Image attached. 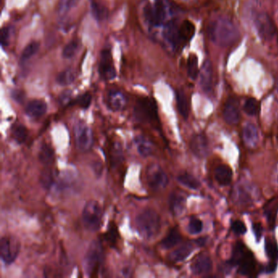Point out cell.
<instances>
[{
    "mask_svg": "<svg viewBox=\"0 0 278 278\" xmlns=\"http://www.w3.org/2000/svg\"><path fill=\"white\" fill-rule=\"evenodd\" d=\"M210 40L221 47H228L237 43L239 39V31L233 21L221 17L210 23L208 27Z\"/></svg>",
    "mask_w": 278,
    "mask_h": 278,
    "instance_id": "obj_1",
    "label": "cell"
},
{
    "mask_svg": "<svg viewBox=\"0 0 278 278\" xmlns=\"http://www.w3.org/2000/svg\"><path fill=\"white\" fill-rule=\"evenodd\" d=\"M136 229L144 239L156 237L161 229V217L153 209H146L136 217Z\"/></svg>",
    "mask_w": 278,
    "mask_h": 278,
    "instance_id": "obj_2",
    "label": "cell"
},
{
    "mask_svg": "<svg viewBox=\"0 0 278 278\" xmlns=\"http://www.w3.org/2000/svg\"><path fill=\"white\" fill-rule=\"evenodd\" d=\"M105 255L103 245L100 241H93L84 257V270L89 276L97 275L103 264Z\"/></svg>",
    "mask_w": 278,
    "mask_h": 278,
    "instance_id": "obj_3",
    "label": "cell"
},
{
    "mask_svg": "<svg viewBox=\"0 0 278 278\" xmlns=\"http://www.w3.org/2000/svg\"><path fill=\"white\" fill-rule=\"evenodd\" d=\"M103 210L99 202L90 200L83 207L82 219L83 225L90 232H97L101 229Z\"/></svg>",
    "mask_w": 278,
    "mask_h": 278,
    "instance_id": "obj_4",
    "label": "cell"
},
{
    "mask_svg": "<svg viewBox=\"0 0 278 278\" xmlns=\"http://www.w3.org/2000/svg\"><path fill=\"white\" fill-rule=\"evenodd\" d=\"M134 116L139 122H152L158 119V106L150 97H143L136 101Z\"/></svg>",
    "mask_w": 278,
    "mask_h": 278,
    "instance_id": "obj_5",
    "label": "cell"
},
{
    "mask_svg": "<svg viewBox=\"0 0 278 278\" xmlns=\"http://www.w3.org/2000/svg\"><path fill=\"white\" fill-rule=\"evenodd\" d=\"M74 136L76 148L80 152L91 150L94 144L91 128L84 122H77L74 126Z\"/></svg>",
    "mask_w": 278,
    "mask_h": 278,
    "instance_id": "obj_6",
    "label": "cell"
},
{
    "mask_svg": "<svg viewBox=\"0 0 278 278\" xmlns=\"http://www.w3.org/2000/svg\"><path fill=\"white\" fill-rule=\"evenodd\" d=\"M146 180L148 187L155 191H159L167 187L168 177L161 166L152 163L146 170Z\"/></svg>",
    "mask_w": 278,
    "mask_h": 278,
    "instance_id": "obj_7",
    "label": "cell"
},
{
    "mask_svg": "<svg viewBox=\"0 0 278 278\" xmlns=\"http://www.w3.org/2000/svg\"><path fill=\"white\" fill-rule=\"evenodd\" d=\"M144 18L152 26L163 25L167 17L165 6L161 0H157L155 5L148 4L144 9Z\"/></svg>",
    "mask_w": 278,
    "mask_h": 278,
    "instance_id": "obj_8",
    "label": "cell"
},
{
    "mask_svg": "<svg viewBox=\"0 0 278 278\" xmlns=\"http://www.w3.org/2000/svg\"><path fill=\"white\" fill-rule=\"evenodd\" d=\"M20 252V243L13 237H4L0 241V256L5 264H13Z\"/></svg>",
    "mask_w": 278,
    "mask_h": 278,
    "instance_id": "obj_9",
    "label": "cell"
},
{
    "mask_svg": "<svg viewBox=\"0 0 278 278\" xmlns=\"http://www.w3.org/2000/svg\"><path fill=\"white\" fill-rule=\"evenodd\" d=\"M255 25L258 34L263 40L269 41L276 35L275 24L267 13H259L255 18Z\"/></svg>",
    "mask_w": 278,
    "mask_h": 278,
    "instance_id": "obj_10",
    "label": "cell"
},
{
    "mask_svg": "<svg viewBox=\"0 0 278 278\" xmlns=\"http://www.w3.org/2000/svg\"><path fill=\"white\" fill-rule=\"evenodd\" d=\"M99 73L101 78L105 80H112L116 77V70L109 50H103L101 52Z\"/></svg>",
    "mask_w": 278,
    "mask_h": 278,
    "instance_id": "obj_11",
    "label": "cell"
},
{
    "mask_svg": "<svg viewBox=\"0 0 278 278\" xmlns=\"http://www.w3.org/2000/svg\"><path fill=\"white\" fill-rule=\"evenodd\" d=\"M192 152L199 159L206 158L210 152V144L208 139L204 134H196L190 141Z\"/></svg>",
    "mask_w": 278,
    "mask_h": 278,
    "instance_id": "obj_12",
    "label": "cell"
},
{
    "mask_svg": "<svg viewBox=\"0 0 278 278\" xmlns=\"http://www.w3.org/2000/svg\"><path fill=\"white\" fill-rule=\"evenodd\" d=\"M224 118L227 123L230 125H237L241 120V113H240L239 103L238 101L233 98H230L227 101L224 109Z\"/></svg>",
    "mask_w": 278,
    "mask_h": 278,
    "instance_id": "obj_13",
    "label": "cell"
},
{
    "mask_svg": "<svg viewBox=\"0 0 278 278\" xmlns=\"http://www.w3.org/2000/svg\"><path fill=\"white\" fill-rule=\"evenodd\" d=\"M199 78L202 90L206 93L210 92L212 89L213 68L210 60H206L202 65L199 72Z\"/></svg>",
    "mask_w": 278,
    "mask_h": 278,
    "instance_id": "obj_14",
    "label": "cell"
},
{
    "mask_svg": "<svg viewBox=\"0 0 278 278\" xmlns=\"http://www.w3.org/2000/svg\"><path fill=\"white\" fill-rule=\"evenodd\" d=\"M212 261L206 255H201L192 263L191 270L195 275L208 273L212 269Z\"/></svg>",
    "mask_w": 278,
    "mask_h": 278,
    "instance_id": "obj_15",
    "label": "cell"
},
{
    "mask_svg": "<svg viewBox=\"0 0 278 278\" xmlns=\"http://www.w3.org/2000/svg\"><path fill=\"white\" fill-rule=\"evenodd\" d=\"M127 103L126 97L121 91H111L109 93L107 104L113 111H122L126 108Z\"/></svg>",
    "mask_w": 278,
    "mask_h": 278,
    "instance_id": "obj_16",
    "label": "cell"
},
{
    "mask_svg": "<svg viewBox=\"0 0 278 278\" xmlns=\"http://www.w3.org/2000/svg\"><path fill=\"white\" fill-rule=\"evenodd\" d=\"M48 110V105L41 100L29 101L25 107V113L32 118H39L44 116Z\"/></svg>",
    "mask_w": 278,
    "mask_h": 278,
    "instance_id": "obj_17",
    "label": "cell"
},
{
    "mask_svg": "<svg viewBox=\"0 0 278 278\" xmlns=\"http://www.w3.org/2000/svg\"><path fill=\"white\" fill-rule=\"evenodd\" d=\"M186 198L183 194L172 193L169 197V208L174 215H180L186 210Z\"/></svg>",
    "mask_w": 278,
    "mask_h": 278,
    "instance_id": "obj_18",
    "label": "cell"
},
{
    "mask_svg": "<svg viewBox=\"0 0 278 278\" xmlns=\"http://www.w3.org/2000/svg\"><path fill=\"white\" fill-rule=\"evenodd\" d=\"M242 135H243L244 142L249 147H255L259 142V139H260L259 130L255 124L251 123V122L246 124L244 127Z\"/></svg>",
    "mask_w": 278,
    "mask_h": 278,
    "instance_id": "obj_19",
    "label": "cell"
},
{
    "mask_svg": "<svg viewBox=\"0 0 278 278\" xmlns=\"http://www.w3.org/2000/svg\"><path fill=\"white\" fill-rule=\"evenodd\" d=\"M164 37L169 42L171 45L177 48L180 45L179 43V27L175 24V21H171L166 25L165 29L163 32Z\"/></svg>",
    "mask_w": 278,
    "mask_h": 278,
    "instance_id": "obj_20",
    "label": "cell"
},
{
    "mask_svg": "<svg viewBox=\"0 0 278 278\" xmlns=\"http://www.w3.org/2000/svg\"><path fill=\"white\" fill-rule=\"evenodd\" d=\"M136 144V150L139 155L144 158L150 156L153 152V145L150 140L144 136H137L134 140Z\"/></svg>",
    "mask_w": 278,
    "mask_h": 278,
    "instance_id": "obj_21",
    "label": "cell"
},
{
    "mask_svg": "<svg viewBox=\"0 0 278 278\" xmlns=\"http://www.w3.org/2000/svg\"><path fill=\"white\" fill-rule=\"evenodd\" d=\"M194 245L190 242L183 244L177 249L175 250L173 252L170 254L169 260L172 262H181L186 260L191 255L194 251Z\"/></svg>",
    "mask_w": 278,
    "mask_h": 278,
    "instance_id": "obj_22",
    "label": "cell"
},
{
    "mask_svg": "<svg viewBox=\"0 0 278 278\" xmlns=\"http://www.w3.org/2000/svg\"><path fill=\"white\" fill-rule=\"evenodd\" d=\"M214 176H215L217 181L221 186H229L233 179V171L228 166H219L214 171Z\"/></svg>",
    "mask_w": 278,
    "mask_h": 278,
    "instance_id": "obj_23",
    "label": "cell"
},
{
    "mask_svg": "<svg viewBox=\"0 0 278 278\" xmlns=\"http://www.w3.org/2000/svg\"><path fill=\"white\" fill-rule=\"evenodd\" d=\"M195 33V27L190 21H184L179 27V43L180 45L187 44L191 40Z\"/></svg>",
    "mask_w": 278,
    "mask_h": 278,
    "instance_id": "obj_24",
    "label": "cell"
},
{
    "mask_svg": "<svg viewBox=\"0 0 278 278\" xmlns=\"http://www.w3.org/2000/svg\"><path fill=\"white\" fill-rule=\"evenodd\" d=\"M39 160L44 166L52 165L55 160L53 148L47 143L42 144L39 152Z\"/></svg>",
    "mask_w": 278,
    "mask_h": 278,
    "instance_id": "obj_25",
    "label": "cell"
},
{
    "mask_svg": "<svg viewBox=\"0 0 278 278\" xmlns=\"http://www.w3.org/2000/svg\"><path fill=\"white\" fill-rule=\"evenodd\" d=\"M239 268H238V273L241 274L242 276H250L252 275L256 268V263L254 260L252 254L251 252L248 253V256L244 258L243 260H241V263L238 264Z\"/></svg>",
    "mask_w": 278,
    "mask_h": 278,
    "instance_id": "obj_26",
    "label": "cell"
},
{
    "mask_svg": "<svg viewBox=\"0 0 278 278\" xmlns=\"http://www.w3.org/2000/svg\"><path fill=\"white\" fill-rule=\"evenodd\" d=\"M182 237L177 229H171L168 234L163 238L161 242L162 248L163 249L169 250L173 248L175 245L181 241Z\"/></svg>",
    "mask_w": 278,
    "mask_h": 278,
    "instance_id": "obj_27",
    "label": "cell"
},
{
    "mask_svg": "<svg viewBox=\"0 0 278 278\" xmlns=\"http://www.w3.org/2000/svg\"><path fill=\"white\" fill-rule=\"evenodd\" d=\"M248 249L245 248L241 241H238L235 245L233 248V255H232V259H231L230 264L234 267V266L238 265L241 263V260H243L245 256H248Z\"/></svg>",
    "mask_w": 278,
    "mask_h": 278,
    "instance_id": "obj_28",
    "label": "cell"
},
{
    "mask_svg": "<svg viewBox=\"0 0 278 278\" xmlns=\"http://www.w3.org/2000/svg\"><path fill=\"white\" fill-rule=\"evenodd\" d=\"M176 102H177V108L180 115L188 119L190 114V106L188 102L187 97L183 91H178L176 93Z\"/></svg>",
    "mask_w": 278,
    "mask_h": 278,
    "instance_id": "obj_29",
    "label": "cell"
},
{
    "mask_svg": "<svg viewBox=\"0 0 278 278\" xmlns=\"http://www.w3.org/2000/svg\"><path fill=\"white\" fill-rule=\"evenodd\" d=\"M177 180L182 186L189 188L190 190H198L200 187V182L194 175L189 173H183L178 175Z\"/></svg>",
    "mask_w": 278,
    "mask_h": 278,
    "instance_id": "obj_30",
    "label": "cell"
},
{
    "mask_svg": "<svg viewBox=\"0 0 278 278\" xmlns=\"http://www.w3.org/2000/svg\"><path fill=\"white\" fill-rule=\"evenodd\" d=\"M39 180L43 187L47 190H51L56 183V175L52 170L45 169L42 172Z\"/></svg>",
    "mask_w": 278,
    "mask_h": 278,
    "instance_id": "obj_31",
    "label": "cell"
},
{
    "mask_svg": "<svg viewBox=\"0 0 278 278\" xmlns=\"http://www.w3.org/2000/svg\"><path fill=\"white\" fill-rule=\"evenodd\" d=\"M12 135L16 142L18 144H23L26 140L27 136H28V130L22 124H17L13 126Z\"/></svg>",
    "mask_w": 278,
    "mask_h": 278,
    "instance_id": "obj_32",
    "label": "cell"
},
{
    "mask_svg": "<svg viewBox=\"0 0 278 278\" xmlns=\"http://www.w3.org/2000/svg\"><path fill=\"white\" fill-rule=\"evenodd\" d=\"M91 10L93 17L97 19V21H104L108 16V10L104 5L92 0L91 2Z\"/></svg>",
    "mask_w": 278,
    "mask_h": 278,
    "instance_id": "obj_33",
    "label": "cell"
},
{
    "mask_svg": "<svg viewBox=\"0 0 278 278\" xmlns=\"http://www.w3.org/2000/svg\"><path fill=\"white\" fill-rule=\"evenodd\" d=\"M75 78H76V74H75L74 70H71V69H67V70L62 71L58 75L56 81L61 86H68V85L74 83Z\"/></svg>",
    "mask_w": 278,
    "mask_h": 278,
    "instance_id": "obj_34",
    "label": "cell"
},
{
    "mask_svg": "<svg viewBox=\"0 0 278 278\" xmlns=\"http://www.w3.org/2000/svg\"><path fill=\"white\" fill-rule=\"evenodd\" d=\"M188 74L192 79H196L199 75V67H198V57L195 55H190L188 59Z\"/></svg>",
    "mask_w": 278,
    "mask_h": 278,
    "instance_id": "obj_35",
    "label": "cell"
},
{
    "mask_svg": "<svg viewBox=\"0 0 278 278\" xmlns=\"http://www.w3.org/2000/svg\"><path fill=\"white\" fill-rule=\"evenodd\" d=\"M243 187L244 186H237L233 192L235 201L240 204H245L252 200L249 193Z\"/></svg>",
    "mask_w": 278,
    "mask_h": 278,
    "instance_id": "obj_36",
    "label": "cell"
},
{
    "mask_svg": "<svg viewBox=\"0 0 278 278\" xmlns=\"http://www.w3.org/2000/svg\"><path fill=\"white\" fill-rule=\"evenodd\" d=\"M39 43L34 41L31 42L30 44L25 47V49L23 50L22 54H21V61H25L29 60V58L35 56V54L37 53L39 49Z\"/></svg>",
    "mask_w": 278,
    "mask_h": 278,
    "instance_id": "obj_37",
    "label": "cell"
},
{
    "mask_svg": "<svg viewBox=\"0 0 278 278\" xmlns=\"http://www.w3.org/2000/svg\"><path fill=\"white\" fill-rule=\"evenodd\" d=\"M123 161V155H122V147L118 143L114 144L112 148L111 162L113 167H116Z\"/></svg>",
    "mask_w": 278,
    "mask_h": 278,
    "instance_id": "obj_38",
    "label": "cell"
},
{
    "mask_svg": "<svg viewBox=\"0 0 278 278\" xmlns=\"http://www.w3.org/2000/svg\"><path fill=\"white\" fill-rule=\"evenodd\" d=\"M260 110V104L255 98L246 100L244 105V111L249 116H255Z\"/></svg>",
    "mask_w": 278,
    "mask_h": 278,
    "instance_id": "obj_39",
    "label": "cell"
},
{
    "mask_svg": "<svg viewBox=\"0 0 278 278\" xmlns=\"http://www.w3.org/2000/svg\"><path fill=\"white\" fill-rule=\"evenodd\" d=\"M265 252L271 260H276L278 259V246L276 241L267 238L265 241Z\"/></svg>",
    "mask_w": 278,
    "mask_h": 278,
    "instance_id": "obj_40",
    "label": "cell"
},
{
    "mask_svg": "<svg viewBox=\"0 0 278 278\" xmlns=\"http://www.w3.org/2000/svg\"><path fill=\"white\" fill-rule=\"evenodd\" d=\"M78 0H59L58 13L65 15L70 12L78 4Z\"/></svg>",
    "mask_w": 278,
    "mask_h": 278,
    "instance_id": "obj_41",
    "label": "cell"
},
{
    "mask_svg": "<svg viewBox=\"0 0 278 278\" xmlns=\"http://www.w3.org/2000/svg\"><path fill=\"white\" fill-rule=\"evenodd\" d=\"M117 237H118V231H117V227H116L114 223L111 222L109 224L107 233L105 234L106 241L110 245H115L116 242H117Z\"/></svg>",
    "mask_w": 278,
    "mask_h": 278,
    "instance_id": "obj_42",
    "label": "cell"
},
{
    "mask_svg": "<svg viewBox=\"0 0 278 278\" xmlns=\"http://www.w3.org/2000/svg\"><path fill=\"white\" fill-rule=\"evenodd\" d=\"M78 49V42L76 40H72L65 46L64 49H63V56L66 59H70L76 54Z\"/></svg>",
    "mask_w": 278,
    "mask_h": 278,
    "instance_id": "obj_43",
    "label": "cell"
},
{
    "mask_svg": "<svg viewBox=\"0 0 278 278\" xmlns=\"http://www.w3.org/2000/svg\"><path fill=\"white\" fill-rule=\"evenodd\" d=\"M203 225L199 219L193 218L189 224V231L191 234H198L202 232Z\"/></svg>",
    "mask_w": 278,
    "mask_h": 278,
    "instance_id": "obj_44",
    "label": "cell"
},
{
    "mask_svg": "<svg viewBox=\"0 0 278 278\" xmlns=\"http://www.w3.org/2000/svg\"><path fill=\"white\" fill-rule=\"evenodd\" d=\"M91 102V96L89 93H84L77 99V103L83 109H87Z\"/></svg>",
    "mask_w": 278,
    "mask_h": 278,
    "instance_id": "obj_45",
    "label": "cell"
},
{
    "mask_svg": "<svg viewBox=\"0 0 278 278\" xmlns=\"http://www.w3.org/2000/svg\"><path fill=\"white\" fill-rule=\"evenodd\" d=\"M232 230L237 235H243L246 232V227H245V224L241 221H233L232 224Z\"/></svg>",
    "mask_w": 278,
    "mask_h": 278,
    "instance_id": "obj_46",
    "label": "cell"
},
{
    "mask_svg": "<svg viewBox=\"0 0 278 278\" xmlns=\"http://www.w3.org/2000/svg\"><path fill=\"white\" fill-rule=\"evenodd\" d=\"M9 37H10V31L9 28L5 27L1 30V44L4 47L9 45Z\"/></svg>",
    "mask_w": 278,
    "mask_h": 278,
    "instance_id": "obj_47",
    "label": "cell"
},
{
    "mask_svg": "<svg viewBox=\"0 0 278 278\" xmlns=\"http://www.w3.org/2000/svg\"><path fill=\"white\" fill-rule=\"evenodd\" d=\"M252 229H253L254 234L256 236L257 241H260L262 236V226L259 223H254L252 225Z\"/></svg>",
    "mask_w": 278,
    "mask_h": 278,
    "instance_id": "obj_48",
    "label": "cell"
},
{
    "mask_svg": "<svg viewBox=\"0 0 278 278\" xmlns=\"http://www.w3.org/2000/svg\"><path fill=\"white\" fill-rule=\"evenodd\" d=\"M276 260H272L271 263H269L268 264V265L267 266V268H266V271H267V272H268V273H270V272H274V271L276 270Z\"/></svg>",
    "mask_w": 278,
    "mask_h": 278,
    "instance_id": "obj_49",
    "label": "cell"
},
{
    "mask_svg": "<svg viewBox=\"0 0 278 278\" xmlns=\"http://www.w3.org/2000/svg\"><path fill=\"white\" fill-rule=\"evenodd\" d=\"M23 97H24V95H23V93L21 92V91H15L13 92V98L14 100H16V101H19V102H21L23 100Z\"/></svg>",
    "mask_w": 278,
    "mask_h": 278,
    "instance_id": "obj_50",
    "label": "cell"
},
{
    "mask_svg": "<svg viewBox=\"0 0 278 278\" xmlns=\"http://www.w3.org/2000/svg\"><path fill=\"white\" fill-rule=\"evenodd\" d=\"M182 1H183V2H190V1H192V0H182Z\"/></svg>",
    "mask_w": 278,
    "mask_h": 278,
    "instance_id": "obj_51",
    "label": "cell"
}]
</instances>
